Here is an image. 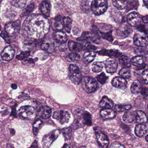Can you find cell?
I'll return each instance as SVG.
<instances>
[{"instance_id":"39","label":"cell","mask_w":148,"mask_h":148,"mask_svg":"<svg viewBox=\"0 0 148 148\" xmlns=\"http://www.w3.org/2000/svg\"><path fill=\"white\" fill-rule=\"evenodd\" d=\"M42 124V121L40 119L36 120L33 124V130H34V134L35 135H37L39 132V130L41 127Z\"/></svg>"},{"instance_id":"2","label":"cell","mask_w":148,"mask_h":148,"mask_svg":"<svg viewBox=\"0 0 148 148\" xmlns=\"http://www.w3.org/2000/svg\"><path fill=\"white\" fill-rule=\"evenodd\" d=\"M108 7L107 0H93L90 8L95 15H100L106 11Z\"/></svg>"},{"instance_id":"59","label":"cell","mask_w":148,"mask_h":148,"mask_svg":"<svg viewBox=\"0 0 148 148\" xmlns=\"http://www.w3.org/2000/svg\"><path fill=\"white\" fill-rule=\"evenodd\" d=\"M1 26H0V30H1Z\"/></svg>"},{"instance_id":"40","label":"cell","mask_w":148,"mask_h":148,"mask_svg":"<svg viewBox=\"0 0 148 148\" xmlns=\"http://www.w3.org/2000/svg\"><path fill=\"white\" fill-rule=\"evenodd\" d=\"M62 132L66 140H69L71 138L72 133V128L69 127L65 128L62 130Z\"/></svg>"},{"instance_id":"49","label":"cell","mask_w":148,"mask_h":148,"mask_svg":"<svg viewBox=\"0 0 148 148\" xmlns=\"http://www.w3.org/2000/svg\"><path fill=\"white\" fill-rule=\"evenodd\" d=\"M81 8L82 10L85 12H88L90 10L89 5L88 3L86 1H84L82 3L81 5Z\"/></svg>"},{"instance_id":"5","label":"cell","mask_w":148,"mask_h":148,"mask_svg":"<svg viewBox=\"0 0 148 148\" xmlns=\"http://www.w3.org/2000/svg\"><path fill=\"white\" fill-rule=\"evenodd\" d=\"M17 114L21 119L30 120L34 118L35 116V110L32 106H23L18 110Z\"/></svg>"},{"instance_id":"38","label":"cell","mask_w":148,"mask_h":148,"mask_svg":"<svg viewBox=\"0 0 148 148\" xmlns=\"http://www.w3.org/2000/svg\"><path fill=\"white\" fill-rule=\"evenodd\" d=\"M34 8V3H30L27 8H25L23 10V11L22 12L21 14V16L23 17V16H27L28 15L33 11Z\"/></svg>"},{"instance_id":"29","label":"cell","mask_w":148,"mask_h":148,"mask_svg":"<svg viewBox=\"0 0 148 148\" xmlns=\"http://www.w3.org/2000/svg\"><path fill=\"white\" fill-rule=\"evenodd\" d=\"M82 120L84 125L90 126L92 124L91 116L88 112L84 111L83 112Z\"/></svg>"},{"instance_id":"53","label":"cell","mask_w":148,"mask_h":148,"mask_svg":"<svg viewBox=\"0 0 148 148\" xmlns=\"http://www.w3.org/2000/svg\"><path fill=\"white\" fill-rule=\"evenodd\" d=\"M142 20L145 23H148V15L146 16L143 17Z\"/></svg>"},{"instance_id":"46","label":"cell","mask_w":148,"mask_h":148,"mask_svg":"<svg viewBox=\"0 0 148 148\" xmlns=\"http://www.w3.org/2000/svg\"><path fill=\"white\" fill-rule=\"evenodd\" d=\"M100 35L104 39L108 40L110 42H112L113 40L111 32H109V33H106V34H102V33L100 32Z\"/></svg>"},{"instance_id":"58","label":"cell","mask_w":148,"mask_h":148,"mask_svg":"<svg viewBox=\"0 0 148 148\" xmlns=\"http://www.w3.org/2000/svg\"><path fill=\"white\" fill-rule=\"evenodd\" d=\"M79 148H86V147H81Z\"/></svg>"},{"instance_id":"18","label":"cell","mask_w":148,"mask_h":148,"mask_svg":"<svg viewBox=\"0 0 148 148\" xmlns=\"http://www.w3.org/2000/svg\"><path fill=\"white\" fill-rule=\"evenodd\" d=\"M135 116V121L138 123H142L147 122L148 118L144 112L142 111H136L134 112Z\"/></svg>"},{"instance_id":"19","label":"cell","mask_w":148,"mask_h":148,"mask_svg":"<svg viewBox=\"0 0 148 148\" xmlns=\"http://www.w3.org/2000/svg\"><path fill=\"white\" fill-rule=\"evenodd\" d=\"M114 105L113 101L107 96H104L102 98L99 104L101 108L104 109H111L114 107Z\"/></svg>"},{"instance_id":"36","label":"cell","mask_w":148,"mask_h":148,"mask_svg":"<svg viewBox=\"0 0 148 148\" xmlns=\"http://www.w3.org/2000/svg\"><path fill=\"white\" fill-rule=\"evenodd\" d=\"M63 26L68 33H70L72 28V21L69 17H64L63 18Z\"/></svg>"},{"instance_id":"25","label":"cell","mask_w":148,"mask_h":148,"mask_svg":"<svg viewBox=\"0 0 148 148\" xmlns=\"http://www.w3.org/2000/svg\"><path fill=\"white\" fill-rule=\"evenodd\" d=\"M41 48L43 50L47 51L48 53H52L54 52L55 45L52 41H46L43 42L41 46Z\"/></svg>"},{"instance_id":"21","label":"cell","mask_w":148,"mask_h":148,"mask_svg":"<svg viewBox=\"0 0 148 148\" xmlns=\"http://www.w3.org/2000/svg\"><path fill=\"white\" fill-rule=\"evenodd\" d=\"M62 18L61 16H56L53 21H52V27L55 30L60 31L62 30L63 28V24L62 22Z\"/></svg>"},{"instance_id":"20","label":"cell","mask_w":148,"mask_h":148,"mask_svg":"<svg viewBox=\"0 0 148 148\" xmlns=\"http://www.w3.org/2000/svg\"><path fill=\"white\" fill-rule=\"evenodd\" d=\"M147 127L145 124H138L136 127L135 132L136 134L138 137H141L146 134L147 132Z\"/></svg>"},{"instance_id":"57","label":"cell","mask_w":148,"mask_h":148,"mask_svg":"<svg viewBox=\"0 0 148 148\" xmlns=\"http://www.w3.org/2000/svg\"><path fill=\"white\" fill-rule=\"evenodd\" d=\"M146 140H147V141L148 142V135H147V136H146Z\"/></svg>"},{"instance_id":"26","label":"cell","mask_w":148,"mask_h":148,"mask_svg":"<svg viewBox=\"0 0 148 148\" xmlns=\"http://www.w3.org/2000/svg\"><path fill=\"white\" fill-rule=\"evenodd\" d=\"M68 47L69 50L72 52H80L83 49L82 45L73 41L69 42Z\"/></svg>"},{"instance_id":"31","label":"cell","mask_w":148,"mask_h":148,"mask_svg":"<svg viewBox=\"0 0 148 148\" xmlns=\"http://www.w3.org/2000/svg\"><path fill=\"white\" fill-rule=\"evenodd\" d=\"M145 60L143 56H138L133 57L131 60V63L134 66L136 67L140 66L144 64Z\"/></svg>"},{"instance_id":"15","label":"cell","mask_w":148,"mask_h":148,"mask_svg":"<svg viewBox=\"0 0 148 148\" xmlns=\"http://www.w3.org/2000/svg\"><path fill=\"white\" fill-rule=\"evenodd\" d=\"M112 84L115 88L121 89H125L127 87V81L125 78L122 77H116L113 78L112 81Z\"/></svg>"},{"instance_id":"50","label":"cell","mask_w":148,"mask_h":148,"mask_svg":"<svg viewBox=\"0 0 148 148\" xmlns=\"http://www.w3.org/2000/svg\"><path fill=\"white\" fill-rule=\"evenodd\" d=\"M110 148H125L124 146H123L120 143L117 142H114L111 144Z\"/></svg>"},{"instance_id":"33","label":"cell","mask_w":148,"mask_h":148,"mask_svg":"<svg viewBox=\"0 0 148 148\" xmlns=\"http://www.w3.org/2000/svg\"><path fill=\"white\" fill-rule=\"evenodd\" d=\"M12 6L17 8H23L27 3V0H9Z\"/></svg>"},{"instance_id":"48","label":"cell","mask_w":148,"mask_h":148,"mask_svg":"<svg viewBox=\"0 0 148 148\" xmlns=\"http://www.w3.org/2000/svg\"><path fill=\"white\" fill-rule=\"evenodd\" d=\"M143 83L145 84H148V69H146L143 72L142 74Z\"/></svg>"},{"instance_id":"14","label":"cell","mask_w":148,"mask_h":148,"mask_svg":"<svg viewBox=\"0 0 148 148\" xmlns=\"http://www.w3.org/2000/svg\"><path fill=\"white\" fill-rule=\"evenodd\" d=\"M127 22L131 27H136L139 26L141 22V18L137 13L133 12L130 13L127 16Z\"/></svg>"},{"instance_id":"11","label":"cell","mask_w":148,"mask_h":148,"mask_svg":"<svg viewBox=\"0 0 148 148\" xmlns=\"http://www.w3.org/2000/svg\"><path fill=\"white\" fill-rule=\"evenodd\" d=\"M134 42L137 47H145L148 45V36L137 33L134 36Z\"/></svg>"},{"instance_id":"41","label":"cell","mask_w":148,"mask_h":148,"mask_svg":"<svg viewBox=\"0 0 148 148\" xmlns=\"http://www.w3.org/2000/svg\"><path fill=\"white\" fill-rule=\"evenodd\" d=\"M103 68V64L101 62H94L92 66V70L95 73H99L102 71Z\"/></svg>"},{"instance_id":"4","label":"cell","mask_w":148,"mask_h":148,"mask_svg":"<svg viewBox=\"0 0 148 148\" xmlns=\"http://www.w3.org/2000/svg\"><path fill=\"white\" fill-rule=\"evenodd\" d=\"M69 75L71 82L75 85H78L82 82V74L79 67L76 65L71 64L69 66Z\"/></svg>"},{"instance_id":"42","label":"cell","mask_w":148,"mask_h":148,"mask_svg":"<svg viewBox=\"0 0 148 148\" xmlns=\"http://www.w3.org/2000/svg\"><path fill=\"white\" fill-rule=\"evenodd\" d=\"M119 75L123 78H128L131 76V73L128 68H123L120 70Z\"/></svg>"},{"instance_id":"16","label":"cell","mask_w":148,"mask_h":148,"mask_svg":"<svg viewBox=\"0 0 148 148\" xmlns=\"http://www.w3.org/2000/svg\"><path fill=\"white\" fill-rule=\"evenodd\" d=\"M105 69L107 73H115L117 70L118 64L116 61L110 60L106 61L104 62Z\"/></svg>"},{"instance_id":"17","label":"cell","mask_w":148,"mask_h":148,"mask_svg":"<svg viewBox=\"0 0 148 148\" xmlns=\"http://www.w3.org/2000/svg\"><path fill=\"white\" fill-rule=\"evenodd\" d=\"M53 38L56 42L59 44H64L67 40V36L66 34L61 31H57L54 34Z\"/></svg>"},{"instance_id":"60","label":"cell","mask_w":148,"mask_h":148,"mask_svg":"<svg viewBox=\"0 0 148 148\" xmlns=\"http://www.w3.org/2000/svg\"></svg>"},{"instance_id":"52","label":"cell","mask_w":148,"mask_h":148,"mask_svg":"<svg viewBox=\"0 0 148 148\" xmlns=\"http://www.w3.org/2000/svg\"><path fill=\"white\" fill-rule=\"evenodd\" d=\"M30 148H39L38 147V144L36 141H35L34 143L32 144V146H31Z\"/></svg>"},{"instance_id":"13","label":"cell","mask_w":148,"mask_h":148,"mask_svg":"<svg viewBox=\"0 0 148 148\" xmlns=\"http://www.w3.org/2000/svg\"><path fill=\"white\" fill-rule=\"evenodd\" d=\"M14 49L11 46H8L3 50L1 56L3 60L9 61L14 58Z\"/></svg>"},{"instance_id":"55","label":"cell","mask_w":148,"mask_h":148,"mask_svg":"<svg viewBox=\"0 0 148 148\" xmlns=\"http://www.w3.org/2000/svg\"><path fill=\"white\" fill-rule=\"evenodd\" d=\"M62 148H72V146L68 144H65Z\"/></svg>"},{"instance_id":"10","label":"cell","mask_w":148,"mask_h":148,"mask_svg":"<svg viewBox=\"0 0 148 148\" xmlns=\"http://www.w3.org/2000/svg\"><path fill=\"white\" fill-rule=\"evenodd\" d=\"M77 40L80 41H91L97 44H99L100 42L99 36L95 34H90L88 32H84L83 33L82 36L77 38Z\"/></svg>"},{"instance_id":"43","label":"cell","mask_w":148,"mask_h":148,"mask_svg":"<svg viewBox=\"0 0 148 148\" xmlns=\"http://www.w3.org/2000/svg\"><path fill=\"white\" fill-rule=\"evenodd\" d=\"M108 77L104 73H102L100 75H98L97 77V79L98 82L100 83L101 84H104L106 82V81L108 79Z\"/></svg>"},{"instance_id":"47","label":"cell","mask_w":148,"mask_h":148,"mask_svg":"<svg viewBox=\"0 0 148 148\" xmlns=\"http://www.w3.org/2000/svg\"><path fill=\"white\" fill-rule=\"evenodd\" d=\"M1 37L5 40L6 42L8 43H10V36L5 31H2L1 34Z\"/></svg>"},{"instance_id":"30","label":"cell","mask_w":148,"mask_h":148,"mask_svg":"<svg viewBox=\"0 0 148 148\" xmlns=\"http://www.w3.org/2000/svg\"><path fill=\"white\" fill-rule=\"evenodd\" d=\"M128 0H113V5L118 9H123L127 7Z\"/></svg>"},{"instance_id":"51","label":"cell","mask_w":148,"mask_h":148,"mask_svg":"<svg viewBox=\"0 0 148 148\" xmlns=\"http://www.w3.org/2000/svg\"><path fill=\"white\" fill-rule=\"evenodd\" d=\"M64 44H60V47H59V49H60V51H66V45Z\"/></svg>"},{"instance_id":"22","label":"cell","mask_w":148,"mask_h":148,"mask_svg":"<svg viewBox=\"0 0 148 148\" xmlns=\"http://www.w3.org/2000/svg\"><path fill=\"white\" fill-rule=\"evenodd\" d=\"M101 115L104 119H112L115 116L116 113L111 109H104L101 111Z\"/></svg>"},{"instance_id":"7","label":"cell","mask_w":148,"mask_h":148,"mask_svg":"<svg viewBox=\"0 0 148 148\" xmlns=\"http://www.w3.org/2000/svg\"><path fill=\"white\" fill-rule=\"evenodd\" d=\"M60 132L58 130H55L50 133L45 135L42 140V147L43 148H49L51 144L56 140L60 135Z\"/></svg>"},{"instance_id":"45","label":"cell","mask_w":148,"mask_h":148,"mask_svg":"<svg viewBox=\"0 0 148 148\" xmlns=\"http://www.w3.org/2000/svg\"><path fill=\"white\" fill-rule=\"evenodd\" d=\"M68 57L72 60L78 61L80 59V56L76 53H69Z\"/></svg>"},{"instance_id":"54","label":"cell","mask_w":148,"mask_h":148,"mask_svg":"<svg viewBox=\"0 0 148 148\" xmlns=\"http://www.w3.org/2000/svg\"><path fill=\"white\" fill-rule=\"evenodd\" d=\"M11 87L14 90L16 89L17 88V85L15 84H11Z\"/></svg>"},{"instance_id":"8","label":"cell","mask_w":148,"mask_h":148,"mask_svg":"<svg viewBox=\"0 0 148 148\" xmlns=\"http://www.w3.org/2000/svg\"><path fill=\"white\" fill-rule=\"evenodd\" d=\"M98 144L103 148H107L109 144L108 138L103 132L97 127L94 128Z\"/></svg>"},{"instance_id":"9","label":"cell","mask_w":148,"mask_h":148,"mask_svg":"<svg viewBox=\"0 0 148 148\" xmlns=\"http://www.w3.org/2000/svg\"><path fill=\"white\" fill-rule=\"evenodd\" d=\"M70 114L67 111L63 110H56L53 115V118L60 122L61 124L68 123L70 120Z\"/></svg>"},{"instance_id":"56","label":"cell","mask_w":148,"mask_h":148,"mask_svg":"<svg viewBox=\"0 0 148 148\" xmlns=\"http://www.w3.org/2000/svg\"><path fill=\"white\" fill-rule=\"evenodd\" d=\"M143 2L146 5V7L148 8V0H143Z\"/></svg>"},{"instance_id":"6","label":"cell","mask_w":148,"mask_h":148,"mask_svg":"<svg viewBox=\"0 0 148 148\" xmlns=\"http://www.w3.org/2000/svg\"><path fill=\"white\" fill-rule=\"evenodd\" d=\"M5 31L11 37L17 36L21 29V23L19 21L10 22L5 25Z\"/></svg>"},{"instance_id":"27","label":"cell","mask_w":148,"mask_h":148,"mask_svg":"<svg viewBox=\"0 0 148 148\" xmlns=\"http://www.w3.org/2000/svg\"><path fill=\"white\" fill-rule=\"evenodd\" d=\"M123 120L125 123H130L135 121V116L134 112L126 111L123 116Z\"/></svg>"},{"instance_id":"12","label":"cell","mask_w":148,"mask_h":148,"mask_svg":"<svg viewBox=\"0 0 148 148\" xmlns=\"http://www.w3.org/2000/svg\"><path fill=\"white\" fill-rule=\"evenodd\" d=\"M132 32V29L130 25L126 23L122 24L116 31L117 35L122 38L128 37Z\"/></svg>"},{"instance_id":"35","label":"cell","mask_w":148,"mask_h":148,"mask_svg":"<svg viewBox=\"0 0 148 148\" xmlns=\"http://www.w3.org/2000/svg\"><path fill=\"white\" fill-rule=\"evenodd\" d=\"M119 62L121 65L125 68H129L131 66V60L129 57L125 56H122L120 57Z\"/></svg>"},{"instance_id":"34","label":"cell","mask_w":148,"mask_h":148,"mask_svg":"<svg viewBox=\"0 0 148 148\" xmlns=\"http://www.w3.org/2000/svg\"><path fill=\"white\" fill-rule=\"evenodd\" d=\"M96 56V53L93 51H87L84 53L83 58L84 60L88 63H90L94 60Z\"/></svg>"},{"instance_id":"23","label":"cell","mask_w":148,"mask_h":148,"mask_svg":"<svg viewBox=\"0 0 148 148\" xmlns=\"http://www.w3.org/2000/svg\"><path fill=\"white\" fill-rule=\"evenodd\" d=\"M99 54L101 55L108 56H113V57H119L121 54V53L117 50H108L106 49H103V50H101V51L98 52Z\"/></svg>"},{"instance_id":"24","label":"cell","mask_w":148,"mask_h":148,"mask_svg":"<svg viewBox=\"0 0 148 148\" xmlns=\"http://www.w3.org/2000/svg\"><path fill=\"white\" fill-rule=\"evenodd\" d=\"M41 11L44 16L49 17L50 16V9L49 3L47 1H43L40 5Z\"/></svg>"},{"instance_id":"3","label":"cell","mask_w":148,"mask_h":148,"mask_svg":"<svg viewBox=\"0 0 148 148\" xmlns=\"http://www.w3.org/2000/svg\"><path fill=\"white\" fill-rule=\"evenodd\" d=\"M82 87L87 93H91L96 91L98 88L97 82L90 77H84L82 81Z\"/></svg>"},{"instance_id":"32","label":"cell","mask_w":148,"mask_h":148,"mask_svg":"<svg viewBox=\"0 0 148 148\" xmlns=\"http://www.w3.org/2000/svg\"><path fill=\"white\" fill-rule=\"evenodd\" d=\"M41 115L43 119H47L49 118L52 114V110L48 106H43L41 109Z\"/></svg>"},{"instance_id":"37","label":"cell","mask_w":148,"mask_h":148,"mask_svg":"<svg viewBox=\"0 0 148 148\" xmlns=\"http://www.w3.org/2000/svg\"><path fill=\"white\" fill-rule=\"evenodd\" d=\"M131 106L130 104L127 105H116L114 107V111L116 112H124L129 111L131 109Z\"/></svg>"},{"instance_id":"1","label":"cell","mask_w":148,"mask_h":148,"mask_svg":"<svg viewBox=\"0 0 148 148\" xmlns=\"http://www.w3.org/2000/svg\"><path fill=\"white\" fill-rule=\"evenodd\" d=\"M48 20L40 14H31L23 22V29L29 38L34 40L44 37L49 31Z\"/></svg>"},{"instance_id":"44","label":"cell","mask_w":148,"mask_h":148,"mask_svg":"<svg viewBox=\"0 0 148 148\" xmlns=\"http://www.w3.org/2000/svg\"><path fill=\"white\" fill-rule=\"evenodd\" d=\"M30 55V52L29 51H25V52H22L21 53V54L18 55L16 56V58L18 60H22L24 59H26V58L29 56Z\"/></svg>"},{"instance_id":"28","label":"cell","mask_w":148,"mask_h":148,"mask_svg":"<svg viewBox=\"0 0 148 148\" xmlns=\"http://www.w3.org/2000/svg\"><path fill=\"white\" fill-rule=\"evenodd\" d=\"M131 91L133 94L137 95L142 91V87L140 82L134 81L131 84Z\"/></svg>"}]
</instances>
